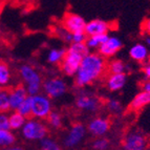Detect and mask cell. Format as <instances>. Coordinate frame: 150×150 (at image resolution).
<instances>
[{"label": "cell", "instance_id": "1", "mask_svg": "<svg viewBox=\"0 0 150 150\" xmlns=\"http://www.w3.org/2000/svg\"><path fill=\"white\" fill-rule=\"evenodd\" d=\"M107 73V59L101 54L89 53L84 56L81 64L75 75V85L79 88L86 86L100 80Z\"/></svg>", "mask_w": 150, "mask_h": 150}, {"label": "cell", "instance_id": "2", "mask_svg": "<svg viewBox=\"0 0 150 150\" xmlns=\"http://www.w3.org/2000/svg\"><path fill=\"white\" fill-rule=\"evenodd\" d=\"M89 52L85 43H70L65 52L63 60L59 64L62 73L68 77H75L82 59Z\"/></svg>", "mask_w": 150, "mask_h": 150}, {"label": "cell", "instance_id": "3", "mask_svg": "<svg viewBox=\"0 0 150 150\" xmlns=\"http://www.w3.org/2000/svg\"><path fill=\"white\" fill-rule=\"evenodd\" d=\"M19 75L24 83V87L28 96H34L41 93L42 89V77L32 65L23 64L19 68Z\"/></svg>", "mask_w": 150, "mask_h": 150}, {"label": "cell", "instance_id": "4", "mask_svg": "<svg viewBox=\"0 0 150 150\" xmlns=\"http://www.w3.org/2000/svg\"><path fill=\"white\" fill-rule=\"evenodd\" d=\"M21 134L23 139L30 142H40L43 138L47 137L48 128L40 119L30 118L26 120L23 127L21 128Z\"/></svg>", "mask_w": 150, "mask_h": 150}, {"label": "cell", "instance_id": "5", "mask_svg": "<svg viewBox=\"0 0 150 150\" xmlns=\"http://www.w3.org/2000/svg\"><path fill=\"white\" fill-rule=\"evenodd\" d=\"M30 104H32V117L40 120H45L52 111H53V103L52 99L44 93L30 96Z\"/></svg>", "mask_w": 150, "mask_h": 150}, {"label": "cell", "instance_id": "6", "mask_svg": "<svg viewBox=\"0 0 150 150\" xmlns=\"http://www.w3.org/2000/svg\"><path fill=\"white\" fill-rule=\"evenodd\" d=\"M68 89L67 83L65 82L64 79L60 77H53L47 80L43 81L42 90L43 93L50 99H59L62 98L66 93Z\"/></svg>", "mask_w": 150, "mask_h": 150}, {"label": "cell", "instance_id": "7", "mask_svg": "<svg viewBox=\"0 0 150 150\" xmlns=\"http://www.w3.org/2000/svg\"><path fill=\"white\" fill-rule=\"evenodd\" d=\"M76 106L79 110L83 112H97L102 106L101 102L95 95L86 91H82L76 98Z\"/></svg>", "mask_w": 150, "mask_h": 150}, {"label": "cell", "instance_id": "8", "mask_svg": "<svg viewBox=\"0 0 150 150\" xmlns=\"http://www.w3.org/2000/svg\"><path fill=\"white\" fill-rule=\"evenodd\" d=\"M86 130L87 128L81 123L74 124L63 139V145L66 148H75L79 146L85 139Z\"/></svg>", "mask_w": 150, "mask_h": 150}, {"label": "cell", "instance_id": "9", "mask_svg": "<svg viewBox=\"0 0 150 150\" xmlns=\"http://www.w3.org/2000/svg\"><path fill=\"white\" fill-rule=\"evenodd\" d=\"M85 25L86 21L84 18L75 13H66L61 20V26L71 34L84 32Z\"/></svg>", "mask_w": 150, "mask_h": 150}, {"label": "cell", "instance_id": "10", "mask_svg": "<svg viewBox=\"0 0 150 150\" xmlns=\"http://www.w3.org/2000/svg\"><path fill=\"white\" fill-rule=\"evenodd\" d=\"M148 145L147 139L139 131L129 132L123 141V148L126 150H143Z\"/></svg>", "mask_w": 150, "mask_h": 150}, {"label": "cell", "instance_id": "11", "mask_svg": "<svg viewBox=\"0 0 150 150\" xmlns=\"http://www.w3.org/2000/svg\"><path fill=\"white\" fill-rule=\"evenodd\" d=\"M123 46V42L118 37L109 36L107 40L98 48V53L101 54L105 59H109L115 56L121 50Z\"/></svg>", "mask_w": 150, "mask_h": 150}, {"label": "cell", "instance_id": "12", "mask_svg": "<svg viewBox=\"0 0 150 150\" xmlns=\"http://www.w3.org/2000/svg\"><path fill=\"white\" fill-rule=\"evenodd\" d=\"M110 129V122L108 119L103 117L95 118L88 123L87 130L88 132L95 138L98 137H104Z\"/></svg>", "mask_w": 150, "mask_h": 150}, {"label": "cell", "instance_id": "13", "mask_svg": "<svg viewBox=\"0 0 150 150\" xmlns=\"http://www.w3.org/2000/svg\"><path fill=\"white\" fill-rule=\"evenodd\" d=\"M110 28H111L110 24L106 21L101 19H93L89 22H86L84 33L87 36L101 35V34H108Z\"/></svg>", "mask_w": 150, "mask_h": 150}, {"label": "cell", "instance_id": "14", "mask_svg": "<svg viewBox=\"0 0 150 150\" xmlns=\"http://www.w3.org/2000/svg\"><path fill=\"white\" fill-rule=\"evenodd\" d=\"M8 97H10L11 110H16L18 106L28 97V93L24 85H17L8 89Z\"/></svg>", "mask_w": 150, "mask_h": 150}, {"label": "cell", "instance_id": "15", "mask_svg": "<svg viewBox=\"0 0 150 150\" xmlns=\"http://www.w3.org/2000/svg\"><path fill=\"white\" fill-rule=\"evenodd\" d=\"M149 56V48L147 45L143 44V43H137V44L132 45L129 50V57L138 63L143 64V63L148 62Z\"/></svg>", "mask_w": 150, "mask_h": 150}, {"label": "cell", "instance_id": "16", "mask_svg": "<svg viewBox=\"0 0 150 150\" xmlns=\"http://www.w3.org/2000/svg\"><path fill=\"white\" fill-rule=\"evenodd\" d=\"M127 82V76L125 73L112 74L108 73L106 77V87L110 91H119L125 86Z\"/></svg>", "mask_w": 150, "mask_h": 150}, {"label": "cell", "instance_id": "17", "mask_svg": "<svg viewBox=\"0 0 150 150\" xmlns=\"http://www.w3.org/2000/svg\"><path fill=\"white\" fill-rule=\"evenodd\" d=\"M150 104V91H144L141 90L140 93L134 96L131 102H130L129 108L132 111H138L144 108L145 106Z\"/></svg>", "mask_w": 150, "mask_h": 150}, {"label": "cell", "instance_id": "18", "mask_svg": "<svg viewBox=\"0 0 150 150\" xmlns=\"http://www.w3.org/2000/svg\"><path fill=\"white\" fill-rule=\"evenodd\" d=\"M28 118L18 112L17 110H13L10 113V127L11 130H21L23 125L25 124Z\"/></svg>", "mask_w": 150, "mask_h": 150}, {"label": "cell", "instance_id": "19", "mask_svg": "<svg viewBox=\"0 0 150 150\" xmlns=\"http://www.w3.org/2000/svg\"><path fill=\"white\" fill-rule=\"evenodd\" d=\"M109 37L108 34H101V35H95V36H87L85 41V44L87 45V47L89 50H98L103 43L107 40V38Z\"/></svg>", "mask_w": 150, "mask_h": 150}, {"label": "cell", "instance_id": "20", "mask_svg": "<svg viewBox=\"0 0 150 150\" xmlns=\"http://www.w3.org/2000/svg\"><path fill=\"white\" fill-rule=\"evenodd\" d=\"M65 52H66V50H64V48H52L50 50H48L47 56H46V60L50 64H60L61 61L64 58Z\"/></svg>", "mask_w": 150, "mask_h": 150}, {"label": "cell", "instance_id": "21", "mask_svg": "<svg viewBox=\"0 0 150 150\" xmlns=\"http://www.w3.org/2000/svg\"><path fill=\"white\" fill-rule=\"evenodd\" d=\"M12 80V73L10 66L3 61H0V85L6 87Z\"/></svg>", "mask_w": 150, "mask_h": 150}, {"label": "cell", "instance_id": "22", "mask_svg": "<svg viewBox=\"0 0 150 150\" xmlns=\"http://www.w3.org/2000/svg\"><path fill=\"white\" fill-rule=\"evenodd\" d=\"M126 70H127V65L120 59H113L107 62V73L120 74L126 73Z\"/></svg>", "mask_w": 150, "mask_h": 150}, {"label": "cell", "instance_id": "23", "mask_svg": "<svg viewBox=\"0 0 150 150\" xmlns=\"http://www.w3.org/2000/svg\"><path fill=\"white\" fill-rule=\"evenodd\" d=\"M16 141V138L12 130L0 129V147H12Z\"/></svg>", "mask_w": 150, "mask_h": 150}, {"label": "cell", "instance_id": "24", "mask_svg": "<svg viewBox=\"0 0 150 150\" xmlns=\"http://www.w3.org/2000/svg\"><path fill=\"white\" fill-rule=\"evenodd\" d=\"M46 120H47L48 125L50 127H53L54 129H59V128L62 127V115L57 111H52L46 118Z\"/></svg>", "mask_w": 150, "mask_h": 150}, {"label": "cell", "instance_id": "25", "mask_svg": "<svg viewBox=\"0 0 150 150\" xmlns=\"http://www.w3.org/2000/svg\"><path fill=\"white\" fill-rule=\"evenodd\" d=\"M11 110L8 89L3 88L0 91V112H8Z\"/></svg>", "mask_w": 150, "mask_h": 150}, {"label": "cell", "instance_id": "26", "mask_svg": "<svg viewBox=\"0 0 150 150\" xmlns=\"http://www.w3.org/2000/svg\"><path fill=\"white\" fill-rule=\"evenodd\" d=\"M18 112H20L21 115H23L26 118L32 117V104H30V97L28 96L20 105L18 106V108L16 109Z\"/></svg>", "mask_w": 150, "mask_h": 150}, {"label": "cell", "instance_id": "27", "mask_svg": "<svg viewBox=\"0 0 150 150\" xmlns=\"http://www.w3.org/2000/svg\"><path fill=\"white\" fill-rule=\"evenodd\" d=\"M40 147L43 150H59L60 149V146L53 139L48 138V137H45L42 140L40 141Z\"/></svg>", "mask_w": 150, "mask_h": 150}, {"label": "cell", "instance_id": "28", "mask_svg": "<svg viewBox=\"0 0 150 150\" xmlns=\"http://www.w3.org/2000/svg\"><path fill=\"white\" fill-rule=\"evenodd\" d=\"M106 107L112 113H120L122 111V104L117 99H109L106 102Z\"/></svg>", "mask_w": 150, "mask_h": 150}, {"label": "cell", "instance_id": "29", "mask_svg": "<svg viewBox=\"0 0 150 150\" xmlns=\"http://www.w3.org/2000/svg\"><path fill=\"white\" fill-rule=\"evenodd\" d=\"M93 148L96 150H105L109 148V141L103 137H98L93 143Z\"/></svg>", "mask_w": 150, "mask_h": 150}, {"label": "cell", "instance_id": "30", "mask_svg": "<svg viewBox=\"0 0 150 150\" xmlns=\"http://www.w3.org/2000/svg\"><path fill=\"white\" fill-rule=\"evenodd\" d=\"M0 129L11 130L10 115L8 112H0Z\"/></svg>", "mask_w": 150, "mask_h": 150}, {"label": "cell", "instance_id": "31", "mask_svg": "<svg viewBox=\"0 0 150 150\" xmlns=\"http://www.w3.org/2000/svg\"><path fill=\"white\" fill-rule=\"evenodd\" d=\"M86 38L87 35L84 32L75 33V34H71V43H85Z\"/></svg>", "mask_w": 150, "mask_h": 150}, {"label": "cell", "instance_id": "32", "mask_svg": "<svg viewBox=\"0 0 150 150\" xmlns=\"http://www.w3.org/2000/svg\"><path fill=\"white\" fill-rule=\"evenodd\" d=\"M142 70H143L144 76L146 77V79H149L150 80V62L149 61L146 62V63H144V66H143Z\"/></svg>", "mask_w": 150, "mask_h": 150}, {"label": "cell", "instance_id": "33", "mask_svg": "<svg viewBox=\"0 0 150 150\" xmlns=\"http://www.w3.org/2000/svg\"><path fill=\"white\" fill-rule=\"evenodd\" d=\"M142 30H144V33H146L147 35H150V19H147V20H145L143 22Z\"/></svg>", "mask_w": 150, "mask_h": 150}, {"label": "cell", "instance_id": "34", "mask_svg": "<svg viewBox=\"0 0 150 150\" xmlns=\"http://www.w3.org/2000/svg\"><path fill=\"white\" fill-rule=\"evenodd\" d=\"M141 87H142V90H144V91H150V80L149 79H146V80L142 83Z\"/></svg>", "mask_w": 150, "mask_h": 150}, {"label": "cell", "instance_id": "35", "mask_svg": "<svg viewBox=\"0 0 150 150\" xmlns=\"http://www.w3.org/2000/svg\"><path fill=\"white\" fill-rule=\"evenodd\" d=\"M145 42L147 44L148 48H150V35H147V37L145 38Z\"/></svg>", "mask_w": 150, "mask_h": 150}, {"label": "cell", "instance_id": "36", "mask_svg": "<svg viewBox=\"0 0 150 150\" xmlns=\"http://www.w3.org/2000/svg\"><path fill=\"white\" fill-rule=\"evenodd\" d=\"M2 11H3V2L0 0V16L2 14Z\"/></svg>", "mask_w": 150, "mask_h": 150}, {"label": "cell", "instance_id": "37", "mask_svg": "<svg viewBox=\"0 0 150 150\" xmlns=\"http://www.w3.org/2000/svg\"><path fill=\"white\" fill-rule=\"evenodd\" d=\"M3 89V87H2V86H1V85H0V91H1V90H2Z\"/></svg>", "mask_w": 150, "mask_h": 150}, {"label": "cell", "instance_id": "38", "mask_svg": "<svg viewBox=\"0 0 150 150\" xmlns=\"http://www.w3.org/2000/svg\"><path fill=\"white\" fill-rule=\"evenodd\" d=\"M148 61H149V62H150V56H149V59H148Z\"/></svg>", "mask_w": 150, "mask_h": 150}]
</instances>
